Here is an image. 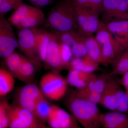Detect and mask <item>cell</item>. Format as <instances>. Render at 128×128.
I'll list each match as a JSON object with an SVG mask.
<instances>
[{"instance_id": "obj_1", "label": "cell", "mask_w": 128, "mask_h": 128, "mask_svg": "<svg viewBox=\"0 0 128 128\" xmlns=\"http://www.w3.org/2000/svg\"><path fill=\"white\" fill-rule=\"evenodd\" d=\"M44 23L53 32L78 30L74 5L69 0H61L51 9Z\"/></svg>"}, {"instance_id": "obj_2", "label": "cell", "mask_w": 128, "mask_h": 128, "mask_svg": "<svg viewBox=\"0 0 128 128\" xmlns=\"http://www.w3.org/2000/svg\"><path fill=\"white\" fill-rule=\"evenodd\" d=\"M67 107L78 122L85 128H99L101 113L96 104L82 98L74 91L66 99Z\"/></svg>"}, {"instance_id": "obj_3", "label": "cell", "mask_w": 128, "mask_h": 128, "mask_svg": "<svg viewBox=\"0 0 128 128\" xmlns=\"http://www.w3.org/2000/svg\"><path fill=\"white\" fill-rule=\"evenodd\" d=\"M96 33V38L102 46L104 57L108 64H114L126 50L125 48L115 39L105 23L100 22Z\"/></svg>"}, {"instance_id": "obj_4", "label": "cell", "mask_w": 128, "mask_h": 128, "mask_svg": "<svg viewBox=\"0 0 128 128\" xmlns=\"http://www.w3.org/2000/svg\"><path fill=\"white\" fill-rule=\"evenodd\" d=\"M66 80L56 73L50 72L42 77L40 86L43 94L52 100H60L66 94L67 90Z\"/></svg>"}, {"instance_id": "obj_5", "label": "cell", "mask_w": 128, "mask_h": 128, "mask_svg": "<svg viewBox=\"0 0 128 128\" xmlns=\"http://www.w3.org/2000/svg\"><path fill=\"white\" fill-rule=\"evenodd\" d=\"M9 117L11 128H48L34 114L18 105H10Z\"/></svg>"}, {"instance_id": "obj_6", "label": "cell", "mask_w": 128, "mask_h": 128, "mask_svg": "<svg viewBox=\"0 0 128 128\" xmlns=\"http://www.w3.org/2000/svg\"><path fill=\"white\" fill-rule=\"evenodd\" d=\"M18 29V48L27 57L32 59L37 60L39 37L41 30L37 28Z\"/></svg>"}, {"instance_id": "obj_7", "label": "cell", "mask_w": 128, "mask_h": 128, "mask_svg": "<svg viewBox=\"0 0 128 128\" xmlns=\"http://www.w3.org/2000/svg\"><path fill=\"white\" fill-rule=\"evenodd\" d=\"M12 26L4 15L0 14V56L1 58H6L18 48V40Z\"/></svg>"}, {"instance_id": "obj_8", "label": "cell", "mask_w": 128, "mask_h": 128, "mask_svg": "<svg viewBox=\"0 0 128 128\" xmlns=\"http://www.w3.org/2000/svg\"><path fill=\"white\" fill-rule=\"evenodd\" d=\"M44 97L36 85L28 84L22 88L18 92L17 100L18 106L29 110L33 113L38 101Z\"/></svg>"}, {"instance_id": "obj_9", "label": "cell", "mask_w": 128, "mask_h": 128, "mask_svg": "<svg viewBox=\"0 0 128 128\" xmlns=\"http://www.w3.org/2000/svg\"><path fill=\"white\" fill-rule=\"evenodd\" d=\"M48 122L50 126L54 128H80L72 114L57 105H52Z\"/></svg>"}, {"instance_id": "obj_10", "label": "cell", "mask_w": 128, "mask_h": 128, "mask_svg": "<svg viewBox=\"0 0 128 128\" xmlns=\"http://www.w3.org/2000/svg\"><path fill=\"white\" fill-rule=\"evenodd\" d=\"M102 12L109 20H128L126 0H104Z\"/></svg>"}, {"instance_id": "obj_11", "label": "cell", "mask_w": 128, "mask_h": 128, "mask_svg": "<svg viewBox=\"0 0 128 128\" xmlns=\"http://www.w3.org/2000/svg\"><path fill=\"white\" fill-rule=\"evenodd\" d=\"M45 62L54 69H61L66 66L61 58L60 42L53 33L50 34Z\"/></svg>"}, {"instance_id": "obj_12", "label": "cell", "mask_w": 128, "mask_h": 128, "mask_svg": "<svg viewBox=\"0 0 128 128\" xmlns=\"http://www.w3.org/2000/svg\"><path fill=\"white\" fill-rule=\"evenodd\" d=\"M100 121L104 128H128V115L117 111L101 113Z\"/></svg>"}, {"instance_id": "obj_13", "label": "cell", "mask_w": 128, "mask_h": 128, "mask_svg": "<svg viewBox=\"0 0 128 128\" xmlns=\"http://www.w3.org/2000/svg\"><path fill=\"white\" fill-rule=\"evenodd\" d=\"M105 24L115 39L126 49L128 41V20L110 21Z\"/></svg>"}, {"instance_id": "obj_14", "label": "cell", "mask_w": 128, "mask_h": 128, "mask_svg": "<svg viewBox=\"0 0 128 128\" xmlns=\"http://www.w3.org/2000/svg\"><path fill=\"white\" fill-rule=\"evenodd\" d=\"M84 44L87 50V54L95 62L104 66L108 64L102 53V46L92 35L86 36Z\"/></svg>"}, {"instance_id": "obj_15", "label": "cell", "mask_w": 128, "mask_h": 128, "mask_svg": "<svg viewBox=\"0 0 128 128\" xmlns=\"http://www.w3.org/2000/svg\"><path fill=\"white\" fill-rule=\"evenodd\" d=\"M95 75L93 73L70 69L66 80L68 84L72 86L81 89L86 87Z\"/></svg>"}, {"instance_id": "obj_16", "label": "cell", "mask_w": 128, "mask_h": 128, "mask_svg": "<svg viewBox=\"0 0 128 128\" xmlns=\"http://www.w3.org/2000/svg\"><path fill=\"white\" fill-rule=\"evenodd\" d=\"M98 63L94 61L87 54L82 58L74 57L69 63L68 67L70 70L72 69L84 72L93 73L98 69Z\"/></svg>"}, {"instance_id": "obj_17", "label": "cell", "mask_w": 128, "mask_h": 128, "mask_svg": "<svg viewBox=\"0 0 128 128\" xmlns=\"http://www.w3.org/2000/svg\"><path fill=\"white\" fill-rule=\"evenodd\" d=\"M100 104L108 110L117 111L114 87V78L110 76L105 90L102 94Z\"/></svg>"}, {"instance_id": "obj_18", "label": "cell", "mask_w": 128, "mask_h": 128, "mask_svg": "<svg viewBox=\"0 0 128 128\" xmlns=\"http://www.w3.org/2000/svg\"><path fill=\"white\" fill-rule=\"evenodd\" d=\"M44 14L41 9H35L27 15L21 22L18 29L22 28H35L44 23Z\"/></svg>"}, {"instance_id": "obj_19", "label": "cell", "mask_w": 128, "mask_h": 128, "mask_svg": "<svg viewBox=\"0 0 128 128\" xmlns=\"http://www.w3.org/2000/svg\"><path fill=\"white\" fill-rule=\"evenodd\" d=\"M37 60L25 57L15 75L22 81H27L33 77L36 71L35 64Z\"/></svg>"}, {"instance_id": "obj_20", "label": "cell", "mask_w": 128, "mask_h": 128, "mask_svg": "<svg viewBox=\"0 0 128 128\" xmlns=\"http://www.w3.org/2000/svg\"><path fill=\"white\" fill-rule=\"evenodd\" d=\"M35 8L22 2L14 9L13 13L8 19L12 26L18 28L23 18Z\"/></svg>"}, {"instance_id": "obj_21", "label": "cell", "mask_w": 128, "mask_h": 128, "mask_svg": "<svg viewBox=\"0 0 128 128\" xmlns=\"http://www.w3.org/2000/svg\"><path fill=\"white\" fill-rule=\"evenodd\" d=\"M114 87L117 111L124 113L128 112V96L121 88L119 81L114 79Z\"/></svg>"}, {"instance_id": "obj_22", "label": "cell", "mask_w": 128, "mask_h": 128, "mask_svg": "<svg viewBox=\"0 0 128 128\" xmlns=\"http://www.w3.org/2000/svg\"><path fill=\"white\" fill-rule=\"evenodd\" d=\"M60 42L65 44L71 47L76 43L84 42L86 36L80 32L78 30L64 32H53Z\"/></svg>"}, {"instance_id": "obj_23", "label": "cell", "mask_w": 128, "mask_h": 128, "mask_svg": "<svg viewBox=\"0 0 128 128\" xmlns=\"http://www.w3.org/2000/svg\"><path fill=\"white\" fill-rule=\"evenodd\" d=\"M15 80L12 73L3 68L0 70V96H4L12 90Z\"/></svg>"}, {"instance_id": "obj_24", "label": "cell", "mask_w": 128, "mask_h": 128, "mask_svg": "<svg viewBox=\"0 0 128 128\" xmlns=\"http://www.w3.org/2000/svg\"><path fill=\"white\" fill-rule=\"evenodd\" d=\"M52 105L44 98L38 101L36 106L34 114L43 123L48 121Z\"/></svg>"}, {"instance_id": "obj_25", "label": "cell", "mask_w": 128, "mask_h": 128, "mask_svg": "<svg viewBox=\"0 0 128 128\" xmlns=\"http://www.w3.org/2000/svg\"><path fill=\"white\" fill-rule=\"evenodd\" d=\"M114 65L113 70L109 73L110 76L123 75L128 71V49L124 50Z\"/></svg>"}, {"instance_id": "obj_26", "label": "cell", "mask_w": 128, "mask_h": 128, "mask_svg": "<svg viewBox=\"0 0 128 128\" xmlns=\"http://www.w3.org/2000/svg\"><path fill=\"white\" fill-rule=\"evenodd\" d=\"M73 4L80 7L86 8L99 14L102 11L104 0H69Z\"/></svg>"}, {"instance_id": "obj_27", "label": "cell", "mask_w": 128, "mask_h": 128, "mask_svg": "<svg viewBox=\"0 0 128 128\" xmlns=\"http://www.w3.org/2000/svg\"><path fill=\"white\" fill-rule=\"evenodd\" d=\"M51 33L41 30L38 42V56L42 60L45 62L48 44L50 40Z\"/></svg>"}, {"instance_id": "obj_28", "label": "cell", "mask_w": 128, "mask_h": 128, "mask_svg": "<svg viewBox=\"0 0 128 128\" xmlns=\"http://www.w3.org/2000/svg\"><path fill=\"white\" fill-rule=\"evenodd\" d=\"M25 57L17 53H12L6 58L8 68L12 74L15 75Z\"/></svg>"}, {"instance_id": "obj_29", "label": "cell", "mask_w": 128, "mask_h": 128, "mask_svg": "<svg viewBox=\"0 0 128 128\" xmlns=\"http://www.w3.org/2000/svg\"><path fill=\"white\" fill-rule=\"evenodd\" d=\"M74 92L80 97L96 104H100L102 98V94L90 90L86 87L77 89Z\"/></svg>"}, {"instance_id": "obj_30", "label": "cell", "mask_w": 128, "mask_h": 128, "mask_svg": "<svg viewBox=\"0 0 128 128\" xmlns=\"http://www.w3.org/2000/svg\"><path fill=\"white\" fill-rule=\"evenodd\" d=\"M10 105L6 100L0 102V128L9 126V113Z\"/></svg>"}, {"instance_id": "obj_31", "label": "cell", "mask_w": 128, "mask_h": 128, "mask_svg": "<svg viewBox=\"0 0 128 128\" xmlns=\"http://www.w3.org/2000/svg\"><path fill=\"white\" fill-rule=\"evenodd\" d=\"M23 0H0V14L4 15L14 10Z\"/></svg>"}, {"instance_id": "obj_32", "label": "cell", "mask_w": 128, "mask_h": 128, "mask_svg": "<svg viewBox=\"0 0 128 128\" xmlns=\"http://www.w3.org/2000/svg\"><path fill=\"white\" fill-rule=\"evenodd\" d=\"M110 76L109 74L96 76L94 80V88L96 92L102 94L103 93Z\"/></svg>"}, {"instance_id": "obj_33", "label": "cell", "mask_w": 128, "mask_h": 128, "mask_svg": "<svg viewBox=\"0 0 128 128\" xmlns=\"http://www.w3.org/2000/svg\"><path fill=\"white\" fill-rule=\"evenodd\" d=\"M60 43V54L62 61L66 66L68 67L70 60L73 56L71 48L66 44Z\"/></svg>"}, {"instance_id": "obj_34", "label": "cell", "mask_w": 128, "mask_h": 128, "mask_svg": "<svg viewBox=\"0 0 128 128\" xmlns=\"http://www.w3.org/2000/svg\"><path fill=\"white\" fill-rule=\"evenodd\" d=\"M74 57L82 58L87 54V50L84 42H78L70 47Z\"/></svg>"}, {"instance_id": "obj_35", "label": "cell", "mask_w": 128, "mask_h": 128, "mask_svg": "<svg viewBox=\"0 0 128 128\" xmlns=\"http://www.w3.org/2000/svg\"><path fill=\"white\" fill-rule=\"evenodd\" d=\"M55 0H37L33 6L37 8L41 9L51 4Z\"/></svg>"}, {"instance_id": "obj_36", "label": "cell", "mask_w": 128, "mask_h": 128, "mask_svg": "<svg viewBox=\"0 0 128 128\" xmlns=\"http://www.w3.org/2000/svg\"><path fill=\"white\" fill-rule=\"evenodd\" d=\"M119 82L120 84L123 86L125 89L128 88V71L123 75Z\"/></svg>"}, {"instance_id": "obj_37", "label": "cell", "mask_w": 128, "mask_h": 128, "mask_svg": "<svg viewBox=\"0 0 128 128\" xmlns=\"http://www.w3.org/2000/svg\"><path fill=\"white\" fill-rule=\"evenodd\" d=\"M28 0L31 2V3H32V4H33L34 3V2L36 1L37 0Z\"/></svg>"}, {"instance_id": "obj_38", "label": "cell", "mask_w": 128, "mask_h": 128, "mask_svg": "<svg viewBox=\"0 0 128 128\" xmlns=\"http://www.w3.org/2000/svg\"><path fill=\"white\" fill-rule=\"evenodd\" d=\"M126 50L128 49V43H127V44H126Z\"/></svg>"}, {"instance_id": "obj_39", "label": "cell", "mask_w": 128, "mask_h": 128, "mask_svg": "<svg viewBox=\"0 0 128 128\" xmlns=\"http://www.w3.org/2000/svg\"><path fill=\"white\" fill-rule=\"evenodd\" d=\"M126 94H127V95H128V88H127V89H126Z\"/></svg>"}, {"instance_id": "obj_40", "label": "cell", "mask_w": 128, "mask_h": 128, "mask_svg": "<svg viewBox=\"0 0 128 128\" xmlns=\"http://www.w3.org/2000/svg\"><path fill=\"white\" fill-rule=\"evenodd\" d=\"M126 2H127V5H128V0H126Z\"/></svg>"}]
</instances>
